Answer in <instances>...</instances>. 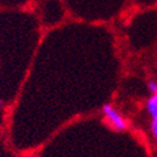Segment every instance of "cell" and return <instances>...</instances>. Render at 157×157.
<instances>
[{
    "instance_id": "obj_1",
    "label": "cell",
    "mask_w": 157,
    "mask_h": 157,
    "mask_svg": "<svg viewBox=\"0 0 157 157\" xmlns=\"http://www.w3.org/2000/svg\"><path fill=\"white\" fill-rule=\"evenodd\" d=\"M102 113L104 116L106 121L116 129V131H124L127 128V122L121 113L117 111L112 104H104L102 108Z\"/></svg>"
},
{
    "instance_id": "obj_2",
    "label": "cell",
    "mask_w": 157,
    "mask_h": 157,
    "mask_svg": "<svg viewBox=\"0 0 157 157\" xmlns=\"http://www.w3.org/2000/svg\"><path fill=\"white\" fill-rule=\"evenodd\" d=\"M147 109L152 118H157V96H152L147 102Z\"/></svg>"
},
{
    "instance_id": "obj_3",
    "label": "cell",
    "mask_w": 157,
    "mask_h": 157,
    "mask_svg": "<svg viewBox=\"0 0 157 157\" xmlns=\"http://www.w3.org/2000/svg\"><path fill=\"white\" fill-rule=\"evenodd\" d=\"M152 132H153V135H155V137L157 138V118H153V121H152Z\"/></svg>"
},
{
    "instance_id": "obj_4",
    "label": "cell",
    "mask_w": 157,
    "mask_h": 157,
    "mask_svg": "<svg viewBox=\"0 0 157 157\" xmlns=\"http://www.w3.org/2000/svg\"><path fill=\"white\" fill-rule=\"evenodd\" d=\"M148 88L151 89V92H155L156 93V90H157V83L156 82H150L148 83Z\"/></svg>"
},
{
    "instance_id": "obj_5",
    "label": "cell",
    "mask_w": 157,
    "mask_h": 157,
    "mask_svg": "<svg viewBox=\"0 0 157 157\" xmlns=\"http://www.w3.org/2000/svg\"><path fill=\"white\" fill-rule=\"evenodd\" d=\"M2 106H3V103H2V101H0V108H2Z\"/></svg>"
},
{
    "instance_id": "obj_6",
    "label": "cell",
    "mask_w": 157,
    "mask_h": 157,
    "mask_svg": "<svg viewBox=\"0 0 157 157\" xmlns=\"http://www.w3.org/2000/svg\"><path fill=\"white\" fill-rule=\"evenodd\" d=\"M156 96H157V90H156Z\"/></svg>"
}]
</instances>
